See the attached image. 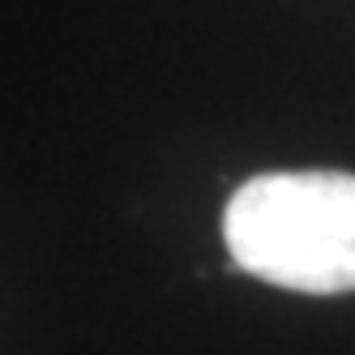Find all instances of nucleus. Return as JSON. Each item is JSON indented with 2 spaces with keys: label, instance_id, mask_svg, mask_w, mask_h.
Listing matches in <instances>:
<instances>
[{
  "label": "nucleus",
  "instance_id": "obj_1",
  "mask_svg": "<svg viewBox=\"0 0 355 355\" xmlns=\"http://www.w3.org/2000/svg\"><path fill=\"white\" fill-rule=\"evenodd\" d=\"M232 266L283 291H355V175L266 171L244 180L223 210Z\"/></svg>",
  "mask_w": 355,
  "mask_h": 355
}]
</instances>
